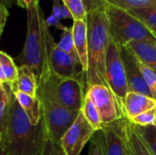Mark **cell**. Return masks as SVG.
Here are the masks:
<instances>
[{
  "label": "cell",
  "instance_id": "obj_12",
  "mask_svg": "<svg viewBox=\"0 0 156 155\" xmlns=\"http://www.w3.org/2000/svg\"><path fill=\"white\" fill-rule=\"evenodd\" d=\"M105 140V155H128L122 134L121 119L104 125L102 128Z\"/></svg>",
  "mask_w": 156,
  "mask_h": 155
},
{
  "label": "cell",
  "instance_id": "obj_7",
  "mask_svg": "<svg viewBox=\"0 0 156 155\" xmlns=\"http://www.w3.org/2000/svg\"><path fill=\"white\" fill-rule=\"evenodd\" d=\"M105 79L107 86L113 93L123 112V104L129 92L127 79L119 48L112 40L109 44L105 58Z\"/></svg>",
  "mask_w": 156,
  "mask_h": 155
},
{
  "label": "cell",
  "instance_id": "obj_6",
  "mask_svg": "<svg viewBox=\"0 0 156 155\" xmlns=\"http://www.w3.org/2000/svg\"><path fill=\"white\" fill-rule=\"evenodd\" d=\"M40 79L46 81L53 96L62 106L70 111H81L86 94L84 92V81L82 79L61 78L51 72Z\"/></svg>",
  "mask_w": 156,
  "mask_h": 155
},
{
  "label": "cell",
  "instance_id": "obj_29",
  "mask_svg": "<svg viewBox=\"0 0 156 155\" xmlns=\"http://www.w3.org/2000/svg\"><path fill=\"white\" fill-rule=\"evenodd\" d=\"M155 109H154V110L148 111L146 112H144L142 114H139L130 121L133 124L142 126V127L155 125Z\"/></svg>",
  "mask_w": 156,
  "mask_h": 155
},
{
  "label": "cell",
  "instance_id": "obj_10",
  "mask_svg": "<svg viewBox=\"0 0 156 155\" xmlns=\"http://www.w3.org/2000/svg\"><path fill=\"white\" fill-rule=\"evenodd\" d=\"M48 66L49 71L61 78H75L82 79L84 78L83 72L79 70L80 65L69 54L62 51L53 40L48 51Z\"/></svg>",
  "mask_w": 156,
  "mask_h": 155
},
{
  "label": "cell",
  "instance_id": "obj_14",
  "mask_svg": "<svg viewBox=\"0 0 156 155\" xmlns=\"http://www.w3.org/2000/svg\"><path fill=\"white\" fill-rule=\"evenodd\" d=\"M156 108V100L138 92L129 91L123 104L124 116L132 120L139 114Z\"/></svg>",
  "mask_w": 156,
  "mask_h": 155
},
{
  "label": "cell",
  "instance_id": "obj_11",
  "mask_svg": "<svg viewBox=\"0 0 156 155\" xmlns=\"http://www.w3.org/2000/svg\"><path fill=\"white\" fill-rule=\"evenodd\" d=\"M122 64L127 79L128 90L131 92H138L153 98V95L148 89L143 74L141 72L138 58L127 47H118Z\"/></svg>",
  "mask_w": 156,
  "mask_h": 155
},
{
  "label": "cell",
  "instance_id": "obj_13",
  "mask_svg": "<svg viewBox=\"0 0 156 155\" xmlns=\"http://www.w3.org/2000/svg\"><path fill=\"white\" fill-rule=\"evenodd\" d=\"M72 35L75 48L79 56L81 69L87 83L88 74V26L87 21L74 20L72 25Z\"/></svg>",
  "mask_w": 156,
  "mask_h": 155
},
{
  "label": "cell",
  "instance_id": "obj_37",
  "mask_svg": "<svg viewBox=\"0 0 156 155\" xmlns=\"http://www.w3.org/2000/svg\"><path fill=\"white\" fill-rule=\"evenodd\" d=\"M150 30L152 31V33H153V34L154 35V37H156V29H150Z\"/></svg>",
  "mask_w": 156,
  "mask_h": 155
},
{
  "label": "cell",
  "instance_id": "obj_31",
  "mask_svg": "<svg viewBox=\"0 0 156 155\" xmlns=\"http://www.w3.org/2000/svg\"><path fill=\"white\" fill-rule=\"evenodd\" d=\"M87 15L95 13L100 10H104L107 3L105 0H82Z\"/></svg>",
  "mask_w": 156,
  "mask_h": 155
},
{
  "label": "cell",
  "instance_id": "obj_15",
  "mask_svg": "<svg viewBox=\"0 0 156 155\" xmlns=\"http://www.w3.org/2000/svg\"><path fill=\"white\" fill-rule=\"evenodd\" d=\"M122 134L128 155H152L134 130L133 123L125 116L121 119Z\"/></svg>",
  "mask_w": 156,
  "mask_h": 155
},
{
  "label": "cell",
  "instance_id": "obj_30",
  "mask_svg": "<svg viewBox=\"0 0 156 155\" xmlns=\"http://www.w3.org/2000/svg\"><path fill=\"white\" fill-rule=\"evenodd\" d=\"M41 155H65L59 143L54 142L48 136H47Z\"/></svg>",
  "mask_w": 156,
  "mask_h": 155
},
{
  "label": "cell",
  "instance_id": "obj_1",
  "mask_svg": "<svg viewBox=\"0 0 156 155\" xmlns=\"http://www.w3.org/2000/svg\"><path fill=\"white\" fill-rule=\"evenodd\" d=\"M27 26L26 40L21 53L15 58L18 66L29 67L37 76V81L50 73L48 66V51L54 40L46 23L45 15L37 0L27 9Z\"/></svg>",
  "mask_w": 156,
  "mask_h": 155
},
{
  "label": "cell",
  "instance_id": "obj_24",
  "mask_svg": "<svg viewBox=\"0 0 156 155\" xmlns=\"http://www.w3.org/2000/svg\"><path fill=\"white\" fill-rule=\"evenodd\" d=\"M127 11L149 29H156V8H131Z\"/></svg>",
  "mask_w": 156,
  "mask_h": 155
},
{
  "label": "cell",
  "instance_id": "obj_18",
  "mask_svg": "<svg viewBox=\"0 0 156 155\" xmlns=\"http://www.w3.org/2000/svg\"><path fill=\"white\" fill-rule=\"evenodd\" d=\"M127 47L145 66L156 72V45L143 41H133Z\"/></svg>",
  "mask_w": 156,
  "mask_h": 155
},
{
  "label": "cell",
  "instance_id": "obj_26",
  "mask_svg": "<svg viewBox=\"0 0 156 155\" xmlns=\"http://www.w3.org/2000/svg\"><path fill=\"white\" fill-rule=\"evenodd\" d=\"M74 20L87 21V12L82 0H60Z\"/></svg>",
  "mask_w": 156,
  "mask_h": 155
},
{
  "label": "cell",
  "instance_id": "obj_2",
  "mask_svg": "<svg viewBox=\"0 0 156 155\" xmlns=\"http://www.w3.org/2000/svg\"><path fill=\"white\" fill-rule=\"evenodd\" d=\"M47 136L43 120L37 126L31 125L12 94L3 140L8 155H41Z\"/></svg>",
  "mask_w": 156,
  "mask_h": 155
},
{
  "label": "cell",
  "instance_id": "obj_34",
  "mask_svg": "<svg viewBox=\"0 0 156 155\" xmlns=\"http://www.w3.org/2000/svg\"><path fill=\"white\" fill-rule=\"evenodd\" d=\"M7 86H8L7 83H2V82H0V98L3 97L5 94V92L7 90Z\"/></svg>",
  "mask_w": 156,
  "mask_h": 155
},
{
  "label": "cell",
  "instance_id": "obj_22",
  "mask_svg": "<svg viewBox=\"0 0 156 155\" xmlns=\"http://www.w3.org/2000/svg\"><path fill=\"white\" fill-rule=\"evenodd\" d=\"M134 130L140 136L145 146L148 148L152 155H156V126H138L133 124Z\"/></svg>",
  "mask_w": 156,
  "mask_h": 155
},
{
  "label": "cell",
  "instance_id": "obj_33",
  "mask_svg": "<svg viewBox=\"0 0 156 155\" xmlns=\"http://www.w3.org/2000/svg\"><path fill=\"white\" fill-rule=\"evenodd\" d=\"M37 0H15V2L16 3V5L22 8L27 9L28 7H30Z\"/></svg>",
  "mask_w": 156,
  "mask_h": 155
},
{
  "label": "cell",
  "instance_id": "obj_17",
  "mask_svg": "<svg viewBox=\"0 0 156 155\" xmlns=\"http://www.w3.org/2000/svg\"><path fill=\"white\" fill-rule=\"evenodd\" d=\"M10 87L13 90H18L31 96H37L38 81L36 74L29 67L21 65L17 68L16 81Z\"/></svg>",
  "mask_w": 156,
  "mask_h": 155
},
{
  "label": "cell",
  "instance_id": "obj_32",
  "mask_svg": "<svg viewBox=\"0 0 156 155\" xmlns=\"http://www.w3.org/2000/svg\"><path fill=\"white\" fill-rule=\"evenodd\" d=\"M8 16H9V13H8L6 3L4 0H0V37L3 33L6 20L8 18Z\"/></svg>",
  "mask_w": 156,
  "mask_h": 155
},
{
  "label": "cell",
  "instance_id": "obj_21",
  "mask_svg": "<svg viewBox=\"0 0 156 155\" xmlns=\"http://www.w3.org/2000/svg\"><path fill=\"white\" fill-rule=\"evenodd\" d=\"M57 45L62 51L69 54L71 58H73L80 65L79 56L77 54L75 45H74L73 35H72V27L64 26L62 28V33H61V36H60V39L57 43Z\"/></svg>",
  "mask_w": 156,
  "mask_h": 155
},
{
  "label": "cell",
  "instance_id": "obj_25",
  "mask_svg": "<svg viewBox=\"0 0 156 155\" xmlns=\"http://www.w3.org/2000/svg\"><path fill=\"white\" fill-rule=\"evenodd\" d=\"M107 4L128 10L131 8H156V0H105Z\"/></svg>",
  "mask_w": 156,
  "mask_h": 155
},
{
  "label": "cell",
  "instance_id": "obj_35",
  "mask_svg": "<svg viewBox=\"0 0 156 155\" xmlns=\"http://www.w3.org/2000/svg\"><path fill=\"white\" fill-rule=\"evenodd\" d=\"M0 155H8L4 142H0Z\"/></svg>",
  "mask_w": 156,
  "mask_h": 155
},
{
  "label": "cell",
  "instance_id": "obj_4",
  "mask_svg": "<svg viewBox=\"0 0 156 155\" xmlns=\"http://www.w3.org/2000/svg\"><path fill=\"white\" fill-rule=\"evenodd\" d=\"M104 11L109 22L112 41L117 47H124L133 41L156 45V37L152 31L127 10L107 4Z\"/></svg>",
  "mask_w": 156,
  "mask_h": 155
},
{
  "label": "cell",
  "instance_id": "obj_19",
  "mask_svg": "<svg viewBox=\"0 0 156 155\" xmlns=\"http://www.w3.org/2000/svg\"><path fill=\"white\" fill-rule=\"evenodd\" d=\"M80 111L83 113L85 119L88 121V122L96 132L102 130L103 124H102L100 112L97 107L95 106V104L92 102V100L87 94H85L83 106Z\"/></svg>",
  "mask_w": 156,
  "mask_h": 155
},
{
  "label": "cell",
  "instance_id": "obj_28",
  "mask_svg": "<svg viewBox=\"0 0 156 155\" xmlns=\"http://www.w3.org/2000/svg\"><path fill=\"white\" fill-rule=\"evenodd\" d=\"M90 155H105V140L102 130L97 131L91 138Z\"/></svg>",
  "mask_w": 156,
  "mask_h": 155
},
{
  "label": "cell",
  "instance_id": "obj_36",
  "mask_svg": "<svg viewBox=\"0 0 156 155\" xmlns=\"http://www.w3.org/2000/svg\"><path fill=\"white\" fill-rule=\"evenodd\" d=\"M0 82H2V83H7L6 82V79L5 77V74L3 72V69H2L1 64H0Z\"/></svg>",
  "mask_w": 156,
  "mask_h": 155
},
{
  "label": "cell",
  "instance_id": "obj_5",
  "mask_svg": "<svg viewBox=\"0 0 156 155\" xmlns=\"http://www.w3.org/2000/svg\"><path fill=\"white\" fill-rule=\"evenodd\" d=\"M41 104L42 120L48 136L59 143L61 138L73 124L80 111H70L62 106L53 96L45 80H38L37 92Z\"/></svg>",
  "mask_w": 156,
  "mask_h": 155
},
{
  "label": "cell",
  "instance_id": "obj_38",
  "mask_svg": "<svg viewBox=\"0 0 156 155\" xmlns=\"http://www.w3.org/2000/svg\"><path fill=\"white\" fill-rule=\"evenodd\" d=\"M4 1H5V3H7V2H8V1H10V0H4Z\"/></svg>",
  "mask_w": 156,
  "mask_h": 155
},
{
  "label": "cell",
  "instance_id": "obj_3",
  "mask_svg": "<svg viewBox=\"0 0 156 155\" xmlns=\"http://www.w3.org/2000/svg\"><path fill=\"white\" fill-rule=\"evenodd\" d=\"M88 74L87 89L94 84H106L105 58L112 40L109 22L104 10L87 15Z\"/></svg>",
  "mask_w": 156,
  "mask_h": 155
},
{
  "label": "cell",
  "instance_id": "obj_16",
  "mask_svg": "<svg viewBox=\"0 0 156 155\" xmlns=\"http://www.w3.org/2000/svg\"><path fill=\"white\" fill-rule=\"evenodd\" d=\"M12 91L17 103L27 114L31 125L37 126L42 120L41 104L37 96H31L18 90H12Z\"/></svg>",
  "mask_w": 156,
  "mask_h": 155
},
{
  "label": "cell",
  "instance_id": "obj_20",
  "mask_svg": "<svg viewBox=\"0 0 156 155\" xmlns=\"http://www.w3.org/2000/svg\"><path fill=\"white\" fill-rule=\"evenodd\" d=\"M0 64L9 86H13L17 79V68L15 59L5 52L0 50Z\"/></svg>",
  "mask_w": 156,
  "mask_h": 155
},
{
  "label": "cell",
  "instance_id": "obj_9",
  "mask_svg": "<svg viewBox=\"0 0 156 155\" xmlns=\"http://www.w3.org/2000/svg\"><path fill=\"white\" fill-rule=\"evenodd\" d=\"M95 132L96 131L80 111L73 124L61 138L59 145L65 155H80Z\"/></svg>",
  "mask_w": 156,
  "mask_h": 155
},
{
  "label": "cell",
  "instance_id": "obj_23",
  "mask_svg": "<svg viewBox=\"0 0 156 155\" xmlns=\"http://www.w3.org/2000/svg\"><path fill=\"white\" fill-rule=\"evenodd\" d=\"M12 94L13 91L11 90V87L8 85L5 94L0 98V142H3L4 140Z\"/></svg>",
  "mask_w": 156,
  "mask_h": 155
},
{
  "label": "cell",
  "instance_id": "obj_8",
  "mask_svg": "<svg viewBox=\"0 0 156 155\" xmlns=\"http://www.w3.org/2000/svg\"><path fill=\"white\" fill-rule=\"evenodd\" d=\"M86 94L97 107L103 126L112 123L124 117L116 98L107 85H91L87 89Z\"/></svg>",
  "mask_w": 156,
  "mask_h": 155
},
{
  "label": "cell",
  "instance_id": "obj_27",
  "mask_svg": "<svg viewBox=\"0 0 156 155\" xmlns=\"http://www.w3.org/2000/svg\"><path fill=\"white\" fill-rule=\"evenodd\" d=\"M138 64L141 72L143 74V77L144 79V81L153 95V98L156 100V72L154 70L151 69L150 68H148L147 66H145L139 59H138Z\"/></svg>",
  "mask_w": 156,
  "mask_h": 155
}]
</instances>
